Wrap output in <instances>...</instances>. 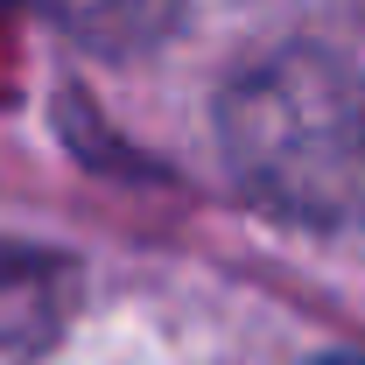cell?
<instances>
[{
	"label": "cell",
	"mask_w": 365,
	"mask_h": 365,
	"mask_svg": "<svg viewBox=\"0 0 365 365\" xmlns=\"http://www.w3.org/2000/svg\"><path fill=\"white\" fill-rule=\"evenodd\" d=\"M225 148L281 218H344L365 197V91L330 56H274L225 91Z\"/></svg>",
	"instance_id": "obj_1"
},
{
	"label": "cell",
	"mask_w": 365,
	"mask_h": 365,
	"mask_svg": "<svg viewBox=\"0 0 365 365\" xmlns=\"http://www.w3.org/2000/svg\"><path fill=\"white\" fill-rule=\"evenodd\" d=\"M309 365H365V359H351V351H337V359H309Z\"/></svg>",
	"instance_id": "obj_4"
},
{
	"label": "cell",
	"mask_w": 365,
	"mask_h": 365,
	"mask_svg": "<svg viewBox=\"0 0 365 365\" xmlns=\"http://www.w3.org/2000/svg\"><path fill=\"white\" fill-rule=\"evenodd\" d=\"M71 260L43 253V246H21V239H0V365H36L63 337L71 317Z\"/></svg>",
	"instance_id": "obj_2"
},
{
	"label": "cell",
	"mask_w": 365,
	"mask_h": 365,
	"mask_svg": "<svg viewBox=\"0 0 365 365\" xmlns=\"http://www.w3.org/2000/svg\"><path fill=\"white\" fill-rule=\"evenodd\" d=\"M43 7L85 49H134V43H155L176 21V0H43Z\"/></svg>",
	"instance_id": "obj_3"
}]
</instances>
